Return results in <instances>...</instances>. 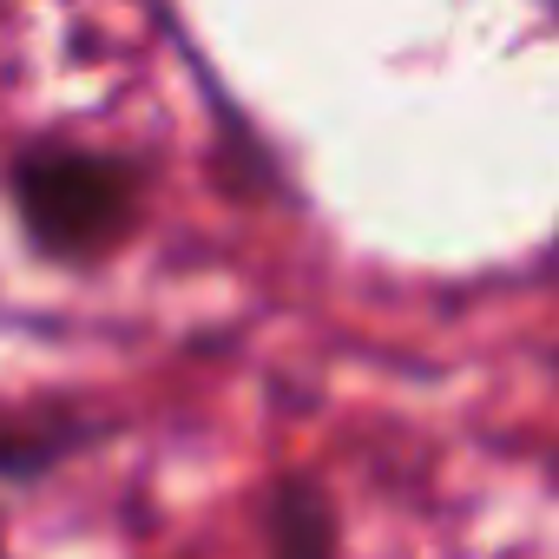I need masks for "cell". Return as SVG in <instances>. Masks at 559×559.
I'll return each instance as SVG.
<instances>
[{
  "label": "cell",
  "mask_w": 559,
  "mask_h": 559,
  "mask_svg": "<svg viewBox=\"0 0 559 559\" xmlns=\"http://www.w3.org/2000/svg\"><path fill=\"white\" fill-rule=\"evenodd\" d=\"M21 230L53 263H93L139 224V171L86 145H34L8 171Z\"/></svg>",
  "instance_id": "cell-1"
},
{
  "label": "cell",
  "mask_w": 559,
  "mask_h": 559,
  "mask_svg": "<svg viewBox=\"0 0 559 559\" xmlns=\"http://www.w3.org/2000/svg\"><path fill=\"white\" fill-rule=\"evenodd\" d=\"M106 428L80 408V402H34V408H14L0 415V480L8 487H27V480H47L53 467H67L73 454H86Z\"/></svg>",
  "instance_id": "cell-2"
},
{
  "label": "cell",
  "mask_w": 559,
  "mask_h": 559,
  "mask_svg": "<svg viewBox=\"0 0 559 559\" xmlns=\"http://www.w3.org/2000/svg\"><path fill=\"white\" fill-rule=\"evenodd\" d=\"M263 533H270V559H336L343 552V520L323 480L310 474H284L270 487L263 507Z\"/></svg>",
  "instance_id": "cell-3"
},
{
  "label": "cell",
  "mask_w": 559,
  "mask_h": 559,
  "mask_svg": "<svg viewBox=\"0 0 559 559\" xmlns=\"http://www.w3.org/2000/svg\"><path fill=\"white\" fill-rule=\"evenodd\" d=\"M552 270H559V250H552Z\"/></svg>",
  "instance_id": "cell-4"
},
{
  "label": "cell",
  "mask_w": 559,
  "mask_h": 559,
  "mask_svg": "<svg viewBox=\"0 0 559 559\" xmlns=\"http://www.w3.org/2000/svg\"><path fill=\"white\" fill-rule=\"evenodd\" d=\"M0 559H8V552H0Z\"/></svg>",
  "instance_id": "cell-5"
}]
</instances>
